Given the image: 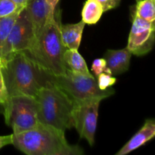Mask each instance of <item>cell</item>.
<instances>
[{"instance_id":"1","label":"cell","mask_w":155,"mask_h":155,"mask_svg":"<svg viewBox=\"0 0 155 155\" xmlns=\"http://www.w3.org/2000/svg\"><path fill=\"white\" fill-rule=\"evenodd\" d=\"M61 10L55 9L34 42L24 53L39 69L49 75L64 74L67 68L64 60L66 47L61 37Z\"/></svg>"},{"instance_id":"2","label":"cell","mask_w":155,"mask_h":155,"mask_svg":"<svg viewBox=\"0 0 155 155\" xmlns=\"http://www.w3.org/2000/svg\"><path fill=\"white\" fill-rule=\"evenodd\" d=\"M12 145L28 155H82L79 145L69 144L64 131L39 123L33 129L12 134Z\"/></svg>"},{"instance_id":"3","label":"cell","mask_w":155,"mask_h":155,"mask_svg":"<svg viewBox=\"0 0 155 155\" xmlns=\"http://www.w3.org/2000/svg\"><path fill=\"white\" fill-rule=\"evenodd\" d=\"M9 98L16 95L34 97L48 83L47 74L23 52L16 53L3 63L1 69Z\"/></svg>"},{"instance_id":"4","label":"cell","mask_w":155,"mask_h":155,"mask_svg":"<svg viewBox=\"0 0 155 155\" xmlns=\"http://www.w3.org/2000/svg\"><path fill=\"white\" fill-rule=\"evenodd\" d=\"M39 121L65 131L74 127V103L63 90L48 81L35 96Z\"/></svg>"},{"instance_id":"5","label":"cell","mask_w":155,"mask_h":155,"mask_svg":"<svg viewBox=\"0 0 155 155\" xmlns=\"http://www.w3.org/2000/svg\"><path fill=\"white\" fill-rule=\"evenodd\" d=\"M48 80L63 90L74 104L90 101H102L114 93L111 88L101 90L98 86L95 77L91 75H84L74 73L67 69L64 74L58 76L47 74Z\"/></svg>"},{"instance_id":"6","label":"cell","mask_w":155,"mask_h":155,"mask_svg":"<svg viewBox=\"0 0 155 155\" xmlns=\"http://www.w3.org/2000/svg\"><path fill=\"white\" fill-rule=\"evenodd\" d=\"M2 114L5 124L12 127L14 134L33 129L40 123L38 119L37 105L34 97H10L7 107Z\"/></svg>"},{"instance_id":"7","label":"cell","mask_w":155,"mask_h":155,"mask_svg":"<svg viewBox=\"0 0 155 155\" xmlns=\"http://www.w3.org/2000/svg\"><path fill=\"white\" fill-rule=\"evenodd\" d=\"M36 36L25 7L21 11L2 49V62L16 53L24 52L31 47Z\"/></svg>"},{"instance_id":"8","label":"cell","mask_w":155,"mask_h":155,"mask_svg":"<svg viewBox=\"0 0 155 155\" xmlns=\"http://www.w3.org/2000/svg\"><path fill=\"white\" fill-rule=\"evenodd\" d=\"M100 103L101 101L95 100L74 104V127L78 132L80 138L86 139L90 145H93L95 142Z\"/></svg>"},{"instance_id":"9","label":"cell","mask_w":155,"mask_h":155,"mask_svg":"<svg viewBox=\"0 0 155 155\" xmlns=\"http://www.w3.org/2000/svg\"><path fill=\"white\" fill-rule=\"evenodd\" d=\"M155 21H147L133 15L127 48L137 56L146 54L154 44Z\"/></svg>"},{"instance_id":"10","label":"cell","mask_w":155,"mask_h":155,"mask_svg":"<svg viewBox=\"0 0 155 155\" xmlns=\"http://www.w3.org/2000/svg\"><path fill=\"white\" fill-rule=\"evenodd\" d=\"M25 9L33 25L36 37L55 12L51 9L46 0H29Z\"/></svg>"},{"instance_id":"11","label":"cell","mask_w":155,"mask_h":155,"mask_svg":"<svg viewBox=\"0 0 155 155\" xmlns=\"http://www.w3.org/2000/svg\"><path fill=\"white\" fill-rule=\"evenodd\" d=\"M132 53L127 48L119 50L108 49L103 58L112 76L120 75L129 70Z\"/></svg>"},{"instance_id":"12","label":"cell","mask_w":155,"mask_h":155,"mask_svg":"<svg viewBox=\"0 0 155 155\" xmlns=\"http://www.w3.org/2000/svg\"><path fill=\"white\" fill-rule=\"evenodd\" d=\"M155 136V122L153 119L145 120L143 127L127 142L116 155H125L145 145Z\"/></svg>"},{"instance_id":"13","label":"cell","mask_w":155,"mask_h":155,"mask_svg":"<svg viewBox=\"0 0 155 155\" xmlns=\"http://www.w3.org/2000/svg\"><path fill=\"white\" fill-rule=\"evenodd\" d=\"M85 25L86 24L83 21L77 24H61V37L62 42L67 48L78 50Z\"/></svg>"},{"instance_id":"14","label":"cell","mask_w":155,"mask_h":155,"mask_svg":"<svg viewBox=\"0 0 155 155\" xmlns=\"http://www.w3.org/2000/svg\"><path fill=\"white\" fill-rule=\"evenodd\" d=\"M64 60L68 69L77 74L91 75L84 58L78 52V50L67 48L64 54Z\"/></svg>"},{"instance_id":"15","label":"cell","mask_w":155,"mask_h":155,"mask_svg":"<svg viewBox=\"0 0 155 155\" xmlns=\"http://www.w3.org/2000/svg\"><path fill=\"white\" fill-rule=\"evenodd\" d=\"M102 7L96 0H86L81 12L82 21L85 24H95L101 18Z\"/></svg>"},{"instance_id":"16","label":"cell","mask_w":155,"mask_h":155,"mask_svg":"<svg viewBox=\"0 0 155 155\" xmlns=\"http://www.w3.org/2000/svg\"><path fill=\"white\" fill-rule=\"evenodd\" d=\"M136 3L134 15L147 21H155V0H141Z\"/></svg>"},{"instance_id":"17","label":"cell","mask_w":155,"mask_h":155,"mask_svg":"<svg viewBox=\"0 0 155 155\" xmlns=\"http://www.w3.org/2000/svg\"><path fill=\"white\" fill-rule=\"evenodd\" d=\"M20 12H21V11L15 12L12 15L0 18V55H1L3 45H4L12 27L15 24Z\"/></svg>"},{"instance_id":"18","label":"cell","mask_w":155,"mask_h":155,"mask_svg":"<svg viewBox=\"0 0 155 155\" xmlns=\"http://www.w3.org/2000/svg\"><path fill=\"white\" fill-rule=\"evenodd\" d=\"M25 6H21L13 0H0V18L20 12Z\"/></svg>"},{"instance_id":"19","label":"cell","mask_w":155,"mask_h":155,"mask_svg":"<svg viewBox=\"0 0 155 155\" xmlns=\"http://www.w3.org/2000/svg\"><path fill=\"white\" fill-rule=\"evenodd\" d=\"M96 80L98 87L101 90H104V89L110 87L114 85L117 81V79L115 77H112V75L107 74V73H102V74H99L97 77Z\"/></svg>"},{"instance_id":"20","label":"cell","mask_w":155,"mask_h":155,"mask_svg":"<svg viewBox=\"0 0 155 155\" xmlns=\"http://www.w3.org/2000/svg\"><path fill=\"white\" fill-rule=\"evenodd\" d=\"M9 101V95L8 93L7 88L4 82L2 74L0 70V110L3 111L7 107Z\"/></svg>"},{"instance_id":"21","label":"cell","mask_w":155,"mask_h":155,"mask_svg":"<svg viewBox=\"0 0 155 155\" xmlns=\"http://www.w3.org/2000/svg\"><path fill=\"white\" fill-rule=\"evenodd\" d=\"M92 71L95 77H98L99 74H102V73H107V74H110V71L107 69V65H106L105 60L104 58H98L94 60L92 64Z\"/></svg>"},{"instance_id":"22","label":"cell","mask_w":155,"mask_h":155,"mask_svg":"<svg viewBox=\"0 0 155 155\" xmlns=\"http://www.w3.org/2000/svg\"><path fill=\"white\" fill-rule=\"evenodd\" d=\"M96 1L100 3L104 12L115 8L120 3V0H96Z\"/></svg>"},{"instance_id":"23","label":"cell","mask_w":155,"mask_h":155,"mask_svg":"<svg viewBox=\"0 0 155 155\" xmlns=\"http://www.w3.org/2000/svg\"><path fill=\"white\" fill-rule=\"evenodd\" d=\"M10 144H12V134L9 136H0V149Z\"/></svg>"},{"instance_id":"24","label":"cell","mask_w":155,"mask_h":155,"mask_svg":"<svg viewBox=\"0 0 155 155\" xmlns=\"http://www.w3.org/2000/svg\"><path fill=\"white\" fill-rule=\"evenodd\" d=\"M48 2V3L49 4V5L51 6V9L52 10H55L56 6H57V4L58 3L59 0H46Z\"/></svg>"},{"instance_id":"25","label":"cell","mask_w":155,"mask_h":155,"mask_svg":"<svg viewBox=\"0 0 155 155\" xmlns=\"http://www.w3.org/2000/svg\"><path fill=\"white\" fill-rule=\"evenodd\" d=\"M13 1L15 2H16L18 5H19L25 6L29 0H13Z\"/></svg>"},{"instance_id":"26","label":"cell","mask_w":155,"mask_h":155,"mask_svg":"<svg viewBox=\"0 0 155 155\" xmlns=\"http://www.w3.org/2000/svg\"><path fill=\"white\" fill-rule=\"evenodd\" d=\"M2 67H3V62H2V58H0V70L2 69Z\"/></svg>"},{"instance_id":"27","label":"cell","mask_w":155,"mask_h":155,"mask_svg":"<svg viewBox=\"0 0 155 155\" xmlns=\"http://www.w3.org/2000/svg\"><path fill=\"white\" fill-rule=\"evenodd\" d=\"M136 2H139L141 1V0H136Z\"/></svg>"}]
</instances>
